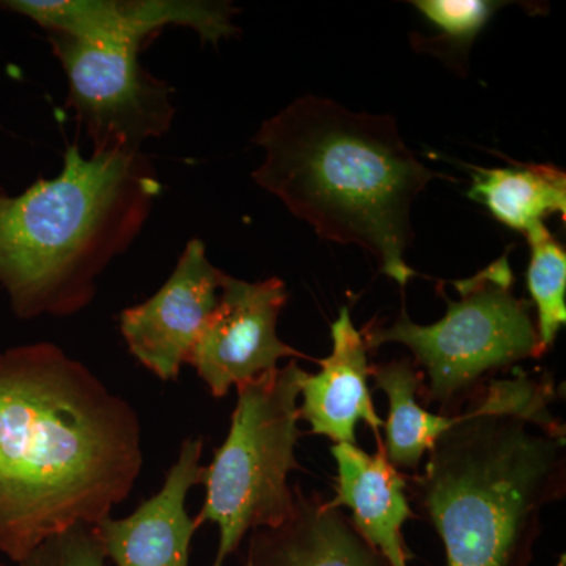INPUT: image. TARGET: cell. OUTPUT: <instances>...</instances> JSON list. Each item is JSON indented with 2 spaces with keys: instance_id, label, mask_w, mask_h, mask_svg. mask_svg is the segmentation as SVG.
<instances>
[{
  "instance_id": "obj_1",
  "label": "cell",
  "mask_w": 566,
  "mask_h": 566,
  "mask_svg": "<svg viewBox=\"0 0 566 566\" xmlns=\"http://www.w3.org/2000/svg\"><path fill=\"white\" fill-rule=\"evenodd\" d=\"M144 465L132 405L54 344L0 352V553L10 564L95 527Z\"/></svg>"
},
{
  "instance_id": "obj_2",
  "label": "cell",
  "mask_w": 566,
  "mask_h": 566,
  "mask_svg": "<svg viewBox=\"0 0 566 566\" xmlns=\"http://www.w3.org/2000/svg\"><path fill=\"white\" fill-rule=\"evenodd\" d=\"M553 400L549 375L491 379L436 439L412 490L446 566H531L543 510L566 491L565 424Z\"/></svg>"
},
{
  "instance_id": "obj_3",
  "label": "cell",
  "mask_w": 566,
  "mask_h": 566,
  "mask_svg": "<svg viewBox=\"0 0 566 566\" xmlns=\"http://www.w3.org/2000/svg\"><path fill=\"white\" fill-rule=\"evenodd\" d=\"M255 144L264 161L253 180L323 240L356 244L401 290L412 202L438 177L406 147L394 118L356 114L305 95L263 123Z\"/></svg>"
},
{
  "instance_id": "obj_4",
  "label": "cell",
  "mask_w": 566,
  "mask_h": 566,
  "mask_svg": "<svg viewBox=\"0 0 566 566\" xmlns=\"http://www.w3.org/2000/svg\"><path fill=\"white\" fill-rule=\"evenodd\" d=\"M159 192L142 150L84 156L77 145L57 177L18 196L0 186V285L14 315L70 316L88 307L99 275L139 237Z\"/></svg>"
},
{
  "instance_id": "obj_5",
  "label": "cell",
  "mask_w": 566,
  "mask_h": 566,
  "mask_svg": "<svg viewBox=\"0 0 566 566\" xmlns=\"http://www.w3.org/2000/svg\"><path fill=\"white\" fill-rule=\"evenodd\" d=\"M296 360L237 387L238 400L229 434L205 465V504L193 517L197 528H219L218 556L212 566L237 553L249 532L275 527L292 513L294 493L290 472L300 468L301 382Z\"/></svg>"
},
{
  "instance_id": "obj_6",
  "label": "cell",
  "mask_w": 566,
  "mask_h": 566,
  "mask_svg": "<svg viewBox=\"0 0 566 566\" xmlns=\"http://www.w3.org/2000/svg\"><path fill=\"white\" fill-rule=\"evenodd\" d=\"M460 300L447 303L434 324H417L401 308L390 326H368V349L385 344L409 348L416 367L428 378L427 403L461 406L480 389L486 375L524 359H538L539 345L531 303L513 292L515 277L509 256L502 255L474 277L453 283Z\"/></svg>"
},
{
  "instance_id": "obj_7",
  "label": "cell",
  "mask_w": 566,
  "mask_h": 566,
  "mask_svg": "<svg viewBox=\"0 0 566 566\" xmlns=\"http://www.w3.org/2000/svg\"><path fill=\"white\" fill-rule=\"evenodd\" d=\"M69 81L70 109L93 142V150H140L169 133L172 88L142 66L140 46L48 32Z\"/></svg>"
},
{
  "instance_id": "obj_8",
  "label": "cell",
  "mask_w": 566,
  "mask_h": 566,
  "mask_svg": "<svg viewBox=\"0 0 566 566\" xmlns=\"http://www.w3.org/2000/svg\"><path fill=\"white\" fill-rule=\"evenodd\" d=\"M286 301L281 279L245 282L226 274L218 307L186 360L212 397H226L233 386L274 370L285 357L307 359L279 338V315Z\"/></svg>"
},
{
  "instance_id": "obj_9",
  "label": "cell",
  "mask_w": 566,
  "mask_h": 566,
  "mask_svg": "<svg viewBox=\"0 0 566 566\" xmlns=\"http://www.w3.org/2000/svg\"><path fill=\"white\" fill-rule=\"evenodd\" d=\"M223 277L226 273L208 260L202 241H189L161 289L118 316L129 353L161 381L180 376L218 307Z\"/></svg>"
},
{
  "instance_id": "obj_10",
  "label": "cell",
  "mask_w": 566,
  "mask_h": 566,
  "mask_svg": "<svg viewBox=\"0 0 566 566\" xmlns=\"http://www.w3.org/2000/svg\"><path fill=\"white\" fill-rule=\"evenodd\" d=\"M14 11L46 29L85 40L144 46L169 25L192 29L202 41L218 43L238 32L237 10L227 2L196 0H6Z\"/></svg>"
},
{
  "instance_id": "obj_11",
  "label": "cell",
  "mask_w": 566,
  "mask_h": 566,
  "mask_svg": "<svg viewBox=\"0 0 566 566\" xmlns=\"http://www.w3.org/2000/svg\"><path fill=\"white\" fill-rule=\"evenodd\" d=\"M202 438L185 439L158 493L132 515L109 516L93 527L104 557L114 566H189L197 526L186 510V497L193 486L202 485Z\"/></svg>"
},
{
  "instance_id": "obj_12",
  "label": "cell",
  "mask_w": 566,
  "mask_h": 566,
  "mask_svg": "<svg viewBox=\"0 0 566 566\" xmlns=\"http://www.w3.org/2000/svg\"><path fill=\"white\" fill-rule=\"evenodd\" d=\"M331 335L333 352L316 360L322 370L305 374L301 382L300 420L311 424V434L324 436L334 444H356L357 423L364 422L375 431L379 444L385 420L376 412L368 387V348L363 333L354 327L348 307L331 324Z\"/></svg>"
},
{
  "instance_id": "obj_13",
  "label": "cell",
  "mask_w": 566,
  "mask_h": 566,
  "mask_svg": "<svg viewBox=\"0 0 566 566\" xmlns=\"http://www.w3.org/2000/svg\"><path fill=\"white\" fill-rule=\"evenodd\" d=\"M293 493L292 513L282 524L251 532L245 565L390 566L326 499L301 488Z\"/></svg>"
},
{
  "instance_id": "obj_14",
  "label": "cell",
  "mask_w": 566,
  "mask_h": 566,
  "mask_svg": "<svg viewBox=\"0 0 566 566\" xmlns=\"http://www.w3.org/2000/svg\"><path fill=\"white\" fill-rule=\"evenodd\" d=\"M378 452L367 453L357 444H334L337 464L333 509L352 510L353 526L376 547L390 566H409L411 553L403 542V524L412 517L408 483L387 460L382 442Z\"/></svg>"
},
{
  "instance_id": "obj_15",
  "label": "cell",
  "mask_w": 566,
  "mask_h": 566,
  "mask_svg": "<svg viewBox=\"0 0 566 566\" xmlns=\"http://www.w3.org/2000/svg\"><path fill=\"white\" fill-rule=\"evenodd\" d=\"M472 172L469 197L485 205L495 219L524 232L547 216L566 212V175L551 164H515L504 169L468 166Z\"/></svg>"
},
{
  "instance_id": "obj_16",
  "label": "cell",
  "mask_w": 566,
  "mask_h": 566,
  "mask_svg": "<svg viewBox=\"0 0 566 566\" xmlns=\"http://www.w3.org/2000/svg\"><path fill=\"white\" fill-rule=\"evenodd\" d=\"M370 378L376 389L389 400V417L385 420L386 441L382 449L394 468L417 471L420 461L430 452L447 428L457 422L455 415H434L417 401L422 375L415 363L395 359L371 365Z\"/></svg>"
},
{
  "instance_id": "obj_17",
  "label": "cell",
  "mask_w": 566,
  "mask_h": 566,
  "mask_svg": "<svg viewBox=\"0 0 566 566\" xmlns=\"http://www.w3.org/2000/svg\"><path fill=\"white\" fill-rule=\"evenodd\" d=\"M526 237L531 245L527 286L536 308L539 345L546 353L566 323V252L545 223L528 230Z\"/></svg>"
},
{
  "instance_id": "obj_18",
  "label": "cell",
  "mask_w": 566,
  "mask_h": 566,
  "mask_svg": "<svg viewBox=\"0 0 566 566\" xmlns=\"http://www.w3.org/2000/svg\"><path fill=\"white\" fill-rule=\"evenodd\" d=\"M412 6L427 18L441 35L431 40V43H442L447 55L468 57L469 48L474 43L475 36L482 32L495 11L506 6V2L494 0H415ZM457 57V59H458Z\"/></svg>"
},
{
  "instance_id": "obj_19",
  "label": "cell",
  "mask_w": 566,
  "mask_h": 566,
  "mask_svg": "<svg viewBox=\"0 0 566 566\" xmlns=\"http://www.w3.org/2000/svg\"><path fill=\"white\" fill-rule=\"evenodd\" d=\"M2 566H107L93 527L70 528L41 543L28 557Z\"/></svg>"
},
{
  "instance_id": "obj_20",
  "label": "cell",
  "mask_w": 566,
  "mask_h": 566,
  "mask_svg": "<svg viewBox=\"0 0 566 566\" xmlns=\"http://www.w3.org/2000/svg\"><path fill=\"white\" fill-rule=\"evenodd\" d=\"M556 566H566V556L565 554H562L560 558H558V562Z\"/></svg>"
},
{
  "instance_id": "obj_21",
  "label": "cell",
  "mask_w": 566,
  "mask_h": 566,
  "mask_svg": "<svg viewBox=\"0 0 566 566\" xmlns=\"http://www.w3.org/2000/svg\"><path fill=\"white\" fill-rule=\"evenodd\" d=\"M245 566H248V565H245Z\"/></svg>"
}]
</instances>
